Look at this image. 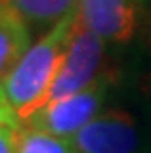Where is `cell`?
I'll return each mask as SVG.
<instances>
[{
    "mask_svg": "<svg viewBox=\"0 0 151 153\" xmlns=\"http://www.w3.org/2000/svg\"><path fill=\"white\" fill-rule=\"evenodd\" d=\"M110 92H112V75L104 73L89 88L80 90L73 96H67L63 100L47 104L33 118H30L24 126L43 130L53 135H59V137L71 140L77 131L83 130L94 116H98L106 108L104 104H106Z\"/></svg>",
    "mask_w": 151,
    "mask_h": 153,
    "instance_id": "cell-4",
    "label": "cell"
},
{
    "mask_svg": "<svg viewBox=\"0 0 151 153\" xmlns=\"http://www.w3.org/2000/svg\"><path fill=\"white\" fill-rule=\"evenodd\" d=\"M16 134L18 128L0 126V153H16Z\"/></svg>",
    "mask_w": 151,
    "mask_h": 153,
    "instance_id": "cell-11",
    "label": "cell"
},
{
    "mask_svg": "<svg viewBox=\"0 0 151 153\" xmlns=\"http://www.w3.org/2000/svg\"><path fill=\"white\" fill-rule=\"evenodd\" d=\"M0 126H10V128H20V120L14 112L12 104L8 102V96L4 92V86L0 82Z\"/></svg>",
    "mask_w": 151,
    "mask_h": 153,
    "instance_id": "cell-10",
    "label": "cell"
},
{
    "mask_svg": "<svg viewBox=\"0 0 151 153\" xmlns=\"http://www.w3.org/2000/svg\"><path fill=\"white\" fill-rule=\"evenodd\" d=\"M79 0H0L18 14L30 26V30H45L49 32L53 26L69 18L77 10Z\"/></svg>",
    "mask_w": 151,
    "mask_h": 153,
    "instance_id": "cell-7",
    "label": "cell"
},
{
    "mask_svg": "<svg viewBox=\"0 0 151 153\" xmlns=\"http://www.w3.org/2000/svg\"><path fill=\"white\" fill-rule=\"evenodd\" d=\"M75 16L77 10L49 32H45L36 43H31L26 55L2 82L8 102L12 104L20 120V126H24L43 108L47 92L65 61L75 26Z\"/></svg>",
    "mask_w": 151,
    "mask_h": 153,
    "instance_id": "cell-1",
    "label": "cell"
},
{
    "mask_svg": "<svg viewBox=\"0 0 151 153\" xmlns=\"http://www.w3.org/2000/svg\"><path fill=\"white\" fill-rule=\"evenodd\" d=\"M139 0H79L77 16L104 45L124 47L139 36L143 20Z\"/></svg>",
    "mask_w": 151,
    "mask_h": 153,
    "instance_id": "cell-5",
    "label": "cell"
},
{
    "mask_svg": "<svg viewBox=\"0 0 151 153\" xmlns=\"http://www.w3.org/2000/svg\"><path fill=\"white\" fill-rule=\"evenodd\" d=\"M69 141L75 153H151V124L129 108L108 106Z\"/></svg>",
    "mask_w": 151,
    "mask_h": 153,
    "instance_id": "cell-2",
    "label": "cell"
},
{
    "mask_svg": "<svg viewBox=\"0 0 151 153\" xmlns=\"http://www.w3.org/2000/svg\"><path fill=\"white\" fill-rule=\"evenodd\" d=\"M135 98H138L141 116L151 124V69L143 71L135 82Z\"/></svg>",
    "mask_w": 151,
    "mask_h": 153,
    "instance_id": "cell-9",
    "label": "cell"
},
{
    "mask_svg": "<svg viewBox=\"0 0 151 153\" xmlns=\"http://www.w3.org/2000/svg\"><path fill=\"white\" fill-rule=\"evenodd\" d=\"M139 33H141L143 47H145V51L151 57V8L143 10V20H141V30H139Z\"/></svg>",
    "mask_w": 151,
    "mask_h": 153,
    "instance_id": "cell-12",
    "label": "cell"
},
{
    "mask_svg": "<svg viewBox=\"0 0 151 153\" xmlns=\"http://www.w3.org/2000/svg\"><path fill=\"white\" fill-rule=\"evenodd\" d=\"M104 55H106V45L80 24L79 16H75V26H73L65 61L47 92L43 108L51 102L77 94L80 90L89 88L92 82H96L104 75Z\"/></svg>",
    "mask_w": 151,
    "mask_h": 153,
    "instance_id": "cell-3",
    "label": "cell"
},
{
    "mask_svg": "<svg viewBox=\"0 0 151 153\" xmlns=\"http://www.w3.org/2000/svg\"><path fill=\"white\" fill-rule=\"evenodd\" d=\"M16 153H75L71 141L36 128L20 126L16 134Z\"/></svg>",
    "mask_w": 151,
    "mask_h": 153,
    "instance_id": "cell-8",
    "label": "cell"
},
{
    "mask_svg": "<svg viewBox=\"0 0 151 153\" xmlns=\"http://www.w3.org/2000/svg\"><path fill=\"white\" fill-rule=\"evenodd\" d=\"M31 36L33 32L18 14L10 6L0 4V82H4L31 47Z\"/></svg>",
    "mask_w": 151,
    "mask_h": 153,
    "instance_id": "cell-6",
    "label": "cell"
}]
</instances>
